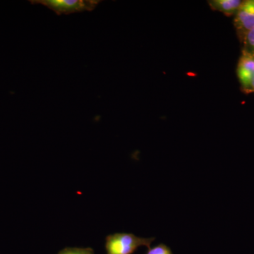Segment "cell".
<instances>
[{"mask_svg":"<svg viewBox=\"0 0 254 254\" xmlns=\"http://www.w3.org/2000/svg\"><path fill=\"white\" fill-rule=\"evenodd\" d=\"M155 240L154 237L143 238L131 233H115L106 237L107 254H133L139 247H147Z\"/></svg>","mask_w":254,"mask_h":254,"instance_id":"cell-1","label":"cell"},{"mask_svg":"<svg viewBox=\"0 0 254 254\" xmlns=\"http://www.w3.org/2000/svg\"><path fill=\"white\" fill-rule=\"evenodd\" d=\"M32 4L44 5L57 14H70L82 11H93L99 0H32Z\"/></svg>","mask_w":254,"mask_h":254,"instance_id":"cell-2","label":"cell"},{"mask_svg":"<svg viewBox=\"0 0 254 254\" xmlns=\"http://www.w3.org/2000/svg\"><path fill=\"white\" fill-rule=\"evenodd\" d=\"M235 26L241 37L254 29V0L242 1L235 15Z\"/></svg>","mask_w":254,"mask_h":254,"instance_id":"cell-3","label":"cell"},{"mask_svg":"<svg viewBox=\"0 0 254 254\" xmlns=\"http://www.w3.org/2000/svg\"><path fill=\"white\" fill-rule=\"evenodd\" d=\"M237 73L242 88L247 92L254 76V55L244 50L237 65Z\"/></svg>","mask_w":254,"mask_h":254,"instance_id":"cell-4","label":"cell"},{"mask_svg":"<svg viewBox=\"0 0 254 254\" xmlns=\"http://www.w3.org/2000/svg\"><path fill=\"white\" fill-rule=\"evenodd\" d=\"M242 1L240 0H213L210 4L212 9L220 11L227 16L235 15Z\"/></svg>","mask_w":254,"mask_h":254,"instance_id":"cell-5","label":"cell"},{"mask_svg":"<svg viewBox=\"0 0 254 254\" xmlns=\"http://www.w3.org/2000/svg\"><path fill=\"white\" fill-rule=\"evenodd\" d=\"M58 254H95L91 248H78V247H68L64 249Z\"/></svg>","mask_w":254,"mask_h":254,"instance_id":"cell-6","label":"cell"},{"mask_svg":"<svg viewBox=\"0 0 254 254\" xmlns=\"http://www.w3.org/2000/svg\"><path fill=\"white\" fill-rule=\"evenodd\" d=\"M243 41L245 45V50L254 55V29L245 35Z\"/></svg>","mask_w":254,"mask_h":254,"instance_id":"cell-7","label":"cell"},{"mask_svg":"<svg viewBox=\"0 0 254 254\" xmlns=\"http://www.w3.org/2000/svg\"><path fill=\"white\" fill-rule=\"evenodd\" d=\"M145 254H173V252L168 246L160 244L153 248L148 249V252Z\"/></svg>","mask_w":254,"mask_h":254,"instance_id":"cell-8","label":"cell"},{"mask_svg":"<svg viewBox=\"0 0 254 254\" xmlns=\"http://www.w3.org/2000/svg\"><path fill=\"white\" fill-rule=\"evenodd\" d=\"M247 92H248V93H250V92H254V76L253 78H252V81H251L250 87H249V89Z\"/></svg>","mask_w":254,"mask_h":254,"instance_id":"cell-9","label":"cell"}]
</instances>
